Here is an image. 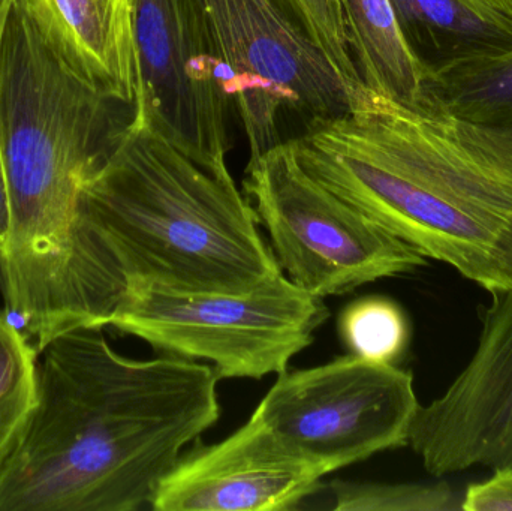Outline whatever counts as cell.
<instances>
[{
    "instance_id": "cell-3",
    "label": "cell",
    "mask_w": 512,
    "mask_h": 511,
    "mask_svg": "<svg viewBox=\"0 0 512 511\" xmlns=\"http://www.w3.org/2000/svg\"><path fill=\"white\" fill-rule=\"evenodd\" d=\"M282 273L230 170L198 164L132 117L78 194L69 330L107 327L131 291L246 294Z\"/></svg>"
},
{
    "instance_id": "cell-23",
    "label": "cell",
    "mask_w": 512,
    "mask_h": 511,
    "mask_svg": "<svg viewBox=\"0 0 512 511\" xmlns=\"http://www.w3.org/2000/svg\"><path fill=\"white\" fill-rule=\"evenodd\" d=\"M12 2L14 0H0V41H2L3 27H5L6 17H8Z\"/></svg>"
},
{
    "instance_id": "cell-24",
    "label": "cell",
    "mask_w": 512,
    "mask_h": 511,
    "mask_svg": "<svg viewBox=\"0 0 512 511\" xmlns=\"http://www.w3.org/2000/svg\"><path fill=\"white\" fill-rule=\"evenodd\" d=\"M3 311H0V314H2Z\"/></svg>"
},
{
    "instance_id": "cell-10",
    "label": "cell",
    "mask_w": 512,
    "mask_h": 511,
    "mask_svg": "<svg viewBox=\"0 0 512 511\" xmlns=\"http://www.w3.org/2000/svg\"><path fill=\"white\" fill-rule=\"evenodd\" d=\"M408 446L435 477L512 471V288L493 294L477 350L444 395L420 405Z\"/></svg>"
},
{
    "instance_id": "cell-1",
    "label": "cell",
    "mask_w": 512,
    "mask_h": 511,
    "mask_svg": "<svg viewBox=\"0 0 512 511\" xmlns=\"http://www.w3.org/2000/svg\"><path fill=\"white\" fill-rule=\"evenodd\" d=\"M105 327L68 330L39 354V399L0 470V511H137L221 417L203 362L128 359Z\"/></svg>"
},
{
    "instance_id": "cell-17",
    "label": "cell",
    "mask_w": 512,
    "mask_h": 511,
    "mask_svg": "<svg viewBox=\"0 0 512 511\" xmlns=\"http://www.w3.org/2000/svg\"><path fill=\"white\" fill-rule=\"evenodd\" d=\"M339 335L354 356L396 365L408 350L411 324L399 303L390 297L369 296L343 309Z\"/></svg>"
},
{
    "instance_id": "cell-19",
    "label": "cell",
    "mask_w": 512,
    "mask_h": 511,
    "mask_svg": "<svg viewBox=\"0 0 512 511\" xmlns=\"http://www.w3.org/2000/svg\"><path fill=\"white\" fill-rule=\"evenodd\" d=\"M321 48L352 96L364 84L352 57L342 0H274Z\"/></svg>"
},
{
    "instance_id": "cell-12",
    "label": "cell",
    "mask_w": 512,
    "mask_h": 511,
    "mask_svg": "<svg viewBox=\"0 0 512 511\" xmlns=\"http://www.w3.org/2000/svg\"><path fill=\"white\" fill-rule=\"evenodd\" d=\"M45 38L84 80L134 107L137 50L131 0H27Z\"/></svg>"
},
{
    "instance_id": "cell-2",
    "label": "cell",
    "mask_w": 512,
    "mask_h": 511,
    "mask_svg": "<svg viewBox=\"0 0 512 511\" xmlns=\"http://www.w3.org/2000/svg\"><path fill=\"white\" fill-rule=\"evenodd\" d=\"M307 173L427 260L512 288V125L405 107L363 87L292 140Z\"/></svg>"
},
{
    "instance_id": "cell-22",
    "label": "cell",
    "mask_w": 512,
    "mask_h": 511,
    "mask_svg": "<svg viewBox=\"0 0 512 511\" xmlns=\"http://www.w3.org/2000/svg\"><path fill=\"white\" fill-rule=\"evenodd\" d=\"M480 5L487 6L493 11L501 12V14L508 15L512 18V0H475Z\"/></svg>"
},
{
    "instance_id": "cell-15",
    "label": "cell",
    "mask_w": 512,
    "mask_h": 511,
    "mask_svg": "<svg viewBox=\"0 0 512 511\" xmlns=\"http://www.w3.org/2000/svg\"><path fill=\"white\" fill-rule=\"evenodd\" d=\"M427 107L512 125V51L432 69Z\"/></svg>"
},
{
    "instance_id": "cell-13",
    "label": "cell",
    "mask_w": 512,
    "mask_h": 511,
    "mask_svg": "<svg viewBox=\"0 0 512 511\" xmlns=\"http://www.w3.org/2000/svg\"><path fill=\"white\" fill-rule=\"evenodd\" d=\"M400 30L430 69L512 51V18L475 0H390Z\"/></svg>"
},
{
    "instance_id": "cell-6",
    "label": "cell",
    "mask_w": 512,
    "mask_h": 511,
    "mask_svg": "<svg viewBox=\"0 0 512 511\" xmlns=\"http://www.w3.org/2000/svg\"><path fill=\"white\" fill-rule=\"evenodd\" d=\"M243 188L280 269L313 296H342L379 279L412 275L429 264L307 173L292 140L249 161Z\"/></svg>"
},
{
    "instance_id": "cell-16",
    "label": "cell",
    "mask_w": 512,
    "mask_h": 511,
    "mask_svg": "<svg viewBox=\"0 0 512 511\" xmlns=\"http://www.w3.org/2000/svg\"><path fill=\"white\" fill-rule=\"evenodd\" d=\"M39 353L35 345L0 314V470L14 455L38 407Z\"/></svg>"
},
{
    "instance_id": "cell-21",
    "label": "cell",
    "mask_w": 512,
    "mask_h": 511,
    "mask_svg": "<svg viewBox=\"0 0 512 511\" xmlns=\"http://www.w3.org/2000/svg\"><path fill=\"white\" fill-rule=\"evenodd\" d=\"M11 195H9L8 179H6L5 165L0 153V246L5 245L11 231Z\"/></svg>"
},
{
    "instance_id": "cell-5",
    "label": "cell",
    "mask_w": 512,
    "mask_h": 511,
    "mask_svg": "<svg viewBox=\"0 0 512 511\" xmlns=\"http://www.w3.org/2000/svg\"><path fill=\"white\" fill-rule=\"evenodd\" d=\"M324 299L285 273L246 294L138 290L117 303L107 327L156 353L210 362L219 381L282 374L328 320Z\"/></svg>"
},
{
    "instance_id": "cell-7",
    "label": "cell",
    "mask_w": 512,
    "mask_h": 511,
    "mask_svg": "<svg viewBox=\"0 0 512 511\" xmlns=\"http://www.w3.org/2000/svg\"><path fill=\"white\" fill-rule=\"evenodd\" d=\"M411 371L349 353L279 374L254 411L322 476L408 446L420 408Z\"/></svg>"
},
{
    "instance_id": "cell-20",
    "label": "cell",
    "mask_w": 512,
    "mask_h": 511,
    "mask_svg": "<svg viewBox=\"0 0 512 511\" xmlns=\"http://www.w3.org/2000/svg\"><path fill=\"white\" fill-rule=\"evenodd\" d=\"M460 510L512 511V471H495L486 482L469 486Z\"/></svg>"
},
{
    "instance_id": "cell-14",
    "label": "cell",
    "mask_w": 512,
    "mask_h": 511,
    "mask_svg": "<svg viewBox=\"0 0 512 511\" xmlns=\"http://www.w3.org/2000/svg\"><path fill=\"white\" fill-rule=\"evenodd\" d=\"M352 57L367 89L423 110L432 69L406 41L390 0H342Z\"/></svg>"
},
{
    "instance_id": "cell-8",
    "label": "cell",
    "mask_w": 512,
    "mask_h": 511,
    "mask_svg": "<svg viewBox=\"0 0 512 511\" xmlns=\"http://www.w3.org/2000/svg\"><path fill=\"white\" fill-rule=\"evenodd\" d=\"M249 161L280 143L283 108L334 116L354 101L321 48L274 0H200Z\"/></svg>"
},
{
    "instance_id": "cell-11",
    "label": "cell",
    "mask_w": 512,
    "mask_h": 511,
    "mask_svg": "<svg viewBox=\"0 0 512 511\" xmlns=\"http://www.w3.org/2000/svg\"><path fill=\"white\" fill-rule=\"evenodd\" d=\"M322 477L252 414L221 443L195 440L159 483L150 509L294 510L318 492Z\"/></svg>"
},
{
    "instance_id": "cell-9",
    "label": "cell",
    "mask_w": 512,
    "mask_h": 511,
    "mask_svg": "<svg viewBox=\"0 0 512 511\" xmlns=\"http://www.w3.org/2000/svg\"><path fill=\"white\" fill-rule=\"evenodd\" d=\"M137 50L134 117L189 158L227 170L230 99L200 0H131Z\"/></svg>"
},
{
    "instance_id": "cell-18",
    "label": "cell",
    "mask_w": 512,
    "mask_h": 511,
    "mask_svg": "<svg viewBox=\"0 0 512 511\" xmlns=\"http://www.w3.org/2000/svg\"><path fill=\"white\" fill-rule=\"evenodd\" d=\"M334 511H447L460 509L447 482L370 483L333 480Z\"/></svg>"
},
{
    "instance_id": "cell-4",
    "label": "cell",
    "mask_w": 512,
    "mask_h": 511,
    "mask_svg": "<svg viewBox=\"0 0 512 511\" xmlns=\"http://www.w3.org/2000/svg\"><path fill=\"white\" fill-rule=\"evenodd\" d=\"M134 107L74 71L14 0L0 41V153L11 231L0 246L5 315L41 353L69 327V264L78 194Z\"/></svg>"
}]
</instances>
